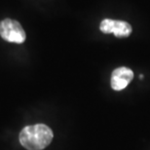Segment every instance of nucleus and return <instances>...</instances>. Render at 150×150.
Wrapping results in <instances>:
<instances>
[{
    "label": "nucleus",
    "instance_id": "7ed1b4c3",
    "mask_svg": "<svg viewBox=\"0 0 150 150\" xmlns=\"http://www.w3.org/2000/svg\"><path fill=\"white\" fill-rule=\"evenodd\" d=\"M100 29L101 32L105 34L113 33L116 37H128L132 33L131 25L124 21H117L111 19H104L101 21L100 25Z\"/></svg>",
    "mask_w": 150,
    "mask_h": 150
},
{
    "label": "nucleus",
    "instance_id": "20e7f679",
    "mask_svg": "<svg viewBox=\"0 0 150 150\" xmlns=\"http://www.w3.org/2000/svg\"><path fill=\"white\" fill-rule=\"evenodd\" d=\"M134 72L128 67H122L116 68L111 74L110 85L115 91H121L129 85V83L133 80Z\"/></svg>",
    "mask_w": 150,
    "mask_h": 150
},
{
    "label": "nucleus",
    "instance_id": "f03ea898",
    "mask_svg": "<svg viewBox=\"0 0 150 150\" xmlns=\"http://www.w3.org/2000/svg\"><path fill=\"white\" fill-rule=\"evenodd\" d=\"M0 36L5 41L22 44L25 41L26 35L21 23L16 20L4 19L0 22Z\"/></svg>",
    "mask_w": 150,
    "mask_h": 150
},
{
    "label": "nucleus",
    "instance_id": "f257e3e1",
    "mask_svg": "<svg viewBox=\"0 0 150 150\" xmlns=\"http://www.w3.org/2000/svg\"><path fill=\"white\" fill-rule=\"evenodd\" d=\"M53 131L46 125L37 124L23 128L20 133V142L28 150H42L53 139Z\"/></svg>",
    "mask_w": 150,
    "mask_h": 150
}]
</instances>
